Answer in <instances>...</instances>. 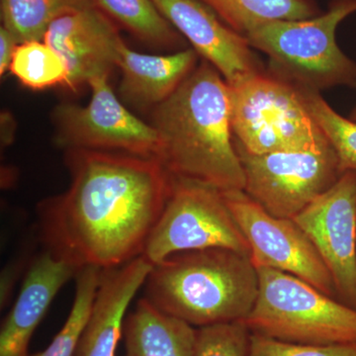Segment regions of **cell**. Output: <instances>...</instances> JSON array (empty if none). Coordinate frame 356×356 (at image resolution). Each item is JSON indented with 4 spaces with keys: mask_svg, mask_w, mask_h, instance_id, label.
<instances>
[{
    "mask_svg": "<svg viewBox=\"0 0 356 356\" xmlns=\"http://www.w3.org/2000/svg\"><path fill=\"white\" fill-rule=\"evenodd\" d=\"M72 182L37 206L44 250L81 268H114L140 257L172 191L161 161L67 149Z\"/></svg>",
    "mask_w": 356,
    "mask_h": 356,
    "instance_id": "6da1fadb",
    "label": "cell"
},
{
    "mask_svg": "<svg viewBox=\"0 0 356 356\" xmlns=\"http://www.w3.org/2000/svg\"><path fill=\"white\" fill-rule=\"evenodd\" d=\"M158 159L173 177L222 192L245 189L234 144L229 86L206 60L165 102L152 110Z\"/></svg>",
    "mask_w": 356,
    "mask_h": 356,
    "instance_id": "7a4b0ae2",
    "label": "cell"
},
{
    "mask_svg": "<svg viewBox=\"0 0 356 356\" xmlns=\"http://www.w3.org/2000/svg\"><path fill=\"white\" fill-rule=\"evenodd\" d=\"M144 298L196 329L241 322L259 295L257 267L248 254L215 248L189 250L154 264Z\"/></svg>",
    "mask_w": 356,
    "mask_h": 356,
    "instance_id": "3957f363",
    "label": "cell"
},
{
    "mask_svg": "<svg viewBox=\"0 0 356 356\" xmlns=\"http://www.w3.org/2000/svg\"><path fill=\"white\" fill-rule=\"evenodd\" d=\"M356 13V0H332L327 10L304 20H274L245 38L268 57L267 70L298 88L356 89V62L337 43V27Z\"/></svg>",
    "mask_w": 356,
    "mask_h": 356,
    "instance_id": "277c9868",
    "label": "cell"
},
{
    "mask_svg": "<svg viewBox=\"0 0 356 356\" xmlns=\"http://www.w3.org/2000/svg\"><path fill=\"white\" fill-rule=\"evenodd\" d=\"M257 269L259 295L242 321L252 334L313 346L356 343V309L291 274Z\"/></svg>",
    "mask_w": 356,
    "mask_h": 356,
    "instance_id": "5b68a950",
    "label": "cell"
},
{
    "mask_svg": "<svg viewBox=\"0 0 356 356\" xmlns=\"http://www.w3.org/2000/svg\"><path fill=\"white\" fill-rule=\"evenodd\" d=\"M229 86L234 142L252 154L315 151L330 142L301 90L268 70Z\"/></svg>",
    "mask_w": 356,
    "mask_h": 356,
    "instance_id": "8992f818",
    "label": "cell"
},
{
    "mask_svg": "<svg viewBox=\"0 0 356 356\" xmlns=\"http://www.w3.org/2000/svg\"><path fill=\"white\" fill-rule=\"evenodd\" d=\"M215 248L250 255V245L222 192L173 177L172 191L142 257L154 266L179 252Z\"/></svg>",
    "mask_w": 356,
    "mask_h": 356,
    "instance_id": "52a82bcc",
    "label": "cell"
},
{
    "mask_svg": "<svg viewBox=\"0 0 356 356\" xmlns=\"http://www.w3.org/2000/svg\"><path fill=\"white\" fill-rule=\"evenodd\" d=\"M234 144L245 172L243 191L273 216L293 219L343 175L331 144L259 156Z\"/></svg>",
    "mask_w": 356,
    "mask_h": 356,
    "instance_id": "ba28073f",
    "label": "cell"
},
{
    "mask_svg": "<svg viewBox=\"0 0 356 356\" xmlns=\"http://www.w3.org/2000/svg\"><path fill=\"white\" fill-rule=\"evenodd\" d=\"M88 86L91 98L86 106L63 102L53 109L56 144L65 151H115L158 159V134L115 95L109 76L95 77Z\"/></svg>",
    "mask_w": 356,
    "mask_h": 356,
    "instance_id": "9c48e42d",
    "label": "cell"
},
{
    "mask_svg": "<svg viewBox=\"0 0 356 356\" xmlns=\"http://www.w3.org/2000/svg\"><path fill=\"white\" fill-rule=\"evenodd\" d=\"M222 195L250 245V259L257 268L291 274L337 299L329 269L294 220L273 216L245 191L222 192Z\"/></svg>",
    "mask_w": 356,
    "mask_h": 356,
    "instance_id": "30bf717a",
    "label": "cell"
},
{
    "mask_svg": "<svg viewBox=\"0 0 356 356\" xmlns=\"http://www.w3.org/2000/svg\"><path fill=\"white\" fill-rule=\"evenodd\" d=\"M293 220L329 269L337 299L356 309V172L343 173Z\"/></svg>",
    "mask_w": 356,
    "mask_h": 356,
    "instance_id": "8fae6325",
    "label": "cell"
},
{
    "mask_svg": "<svg viewBox=\"0 0 356 356\" xmlns=\"http://www.w3.org/2000/svg\"><path fill=\"white\" fill-rule=\"evenodd\" d=\"M152 1L198 56L222 74L229 86L243 83L266 70L247 38L222 22L200 0Z\"/></svg>",
    "mask_w": 356,
    "mask_h": 356,
    "instance_id": "7c38bea8",
    "label": "cell"
},
{
    "mask_svg": "<svg viewBox=\"0 0 356 356\" xmlns=\"http://www.w3.org/2000/svg\"><path fill=\"white\" fill-rule=\"evenodd\" d=\"M119 25L102 7L83 9L51 23L43 41L64 60L65 88L76 91L98 76H109L117 67L122 41Z\"/></svg>",
    "mask_w": 356,
    "mask_h": 356,
    "instance_id": "4fadbf2b",
    "label": "cell"
},
{
    "mask_svg": "<svg viewBox=\"0 0 356 356\" xmlns=\"http://www.w3.org/2000/svg\"><path fill=\"white\" fill-rule=\"evenodd\" d=\"M79 270L48 250L37 255L28 267L13 309L0 330V356H29L33 334L65 283Z\"/></svg>",
    "mask_w": 356,
    "mask_h": 356,
    "instance_id": "5bb4252c",
    "label": "cell"
},
{
    "mask_svg": "<svg viewBox=\"0 0 356 356\" xmlns=\"http://www.w3.org/2000/svg\"><path fill=\"white\" fill-rule=\"evenodd\" d=\"M152 267L140 255L123 266L103 269L76 356H116L129 306L144 286Z\"/></svg>",
    "mask_w": 356,
    "mask_h": 356,
    "instance_id": "9a60e30c",
    "label": "cell"
},
{
    "mask_svg": "<svg viewBox=\"0 0 356 356\" xmlns=\"http://www.w3.org/2000/svg\"><path fill=\"white\" fill-rule=\"evenodd\" d=\"M198 57L192 48L170 55H147L132 50L122 40L117 60L121 72L119 97L140 111L156 108L191 76Z\"/></svg>",
    "mask_w": 356,
    "mask_h": 356,
    "instance_id": "2e32d148",
    "label": "cell"
},
{
    "mask_svg": "<svg viewBox=\"0 0 356 356\" xmlns=\"http://www.w3.org/2000/svg\"><path fill=\"white\" fill-rule=\"evenodd\" d=\"M125 356H195L197 329L163 313L144 297L123 325Z\"/></svg>",
    "mask_w": 356,
    "mask_h": 356,
    "instance_id": "e0dca14e",
    "label": "cell"
},
{
    "mask_svg": "<svg viewBox=\"0 0 356 356\" xmlns=\"http://www.w3.org/2000/svg\"><path fill=\"white\" fill-rule=\"evenodd\" d=\"M229 28L243 35L274 20H304L323 13L315 0H200Z\"/></svg>",
    "mask_w": 356,
    "mask_h": 356,
    "instance_id": "ac0fdd59",
    "label": "cell"
},
{
    "mask_svg": "<svg viewBox=\"0 0 356 356\" xmlns=\"http://www.w3.org/2000/svg\"><path fill=\"white\" fill-rule=\"evenodd\" d=\"M100 7L98 0H0L2 26L18 43L43 41L51 23L67 14Z\"/></svg>",
    "mask_w": 356,
    "mask_h": 356,
    "instance_id": "d6986e66",
    "label": "cell"
},
{
    "mask_svg": "<svg viewBox=\"0 0 356 356\" xmlns=\"http://www.w3.org/2000/svg\"><path fill=\"white\" fill-rule=\"evenodd\" d=\"M99 6L143 43L172 50L181 48L184 37L159 13L152 0H98Z\"/></svg>",
    "mask_w": 356,
    "mask_h": 356,
    "instance_id": "ffe728a7",
    "label": "cell"
},
{
    "mask_svg": "<svg viewBox=\"0 0 356 356\" xmlns=\"http://www.w3.org/2000/svg\"><path fill=\"white\" fill-rule=\"evenodd\" d=\"M102 273V269L95 266H84L77 270L74 302L64 325L44 350L32 356H76L95 304Z\"/></svg>",
    "mask_w": 356,
    "mask_h": 356,
    "instance_id": "44dd1931",
    "label": "cell"
},
{
    "mask_svg": "<svg viewBox=\"0 0 356 356\" xmlns=\"http://www.w3.org/2000/svg\"><path fill=\"white\" fill-rule=\"evenodd\" d=\"M9 72L25 88L44 90L65 86L67 70L60 55L44 41L18 44Z\"/></svg>",
    "mask_w": 356,
    "mask_h": 356,
    "instance_id": "7402d4cb",
    "label": "cell"
},
{
    "mask_svg": "<svg viewBox=\"0 0 356 356\" xmlns=\"http://www.w3.org/2000/svg\"><path fill=\"white\" fill-rule=\"evenodd\" d=\"M298 88L312 117L336 152L341 172H356V121L337 113L321 92Z\"/></svg>",
    "mask_w": 356,
    "mask_h": 356,
    "instance_id": "603a6c76",
    "label": "cell"
},
{
    "mask_svg": "<svg viewBox=\"0 0 356 356\" xmlns=\"http://www.w3.org/2000/svg\"><path fill=\"white\" fill-rule=\"evenodd\" d=\"M250 341V330L242 321L200 327L195 356H248Z\"/></svg>",
    "mask_w": 356,
    "mask_h": 356,
    "instance_id": "cb8c5ba5",
    "label": "cell"
},
{
    "mask_svg": "<svg viewBox=\"0 0 356 356\" xmlns=\"http://www.w3.org/2000/svg\"><path fill=\"white\" fill-rule=\"evenodd\" d=\"M248 356H356V343L336 346L292 343L250 332Z\"/></svg>",
    "mask_w": 356,
    "mask_h": 356,
    "instance_id": "d4e9b609",
    "label": "cell"
},
{
    "mask_svg": "<svg viewBox=\"0 0 356 356\" xmlns=\"http://www.w3.org/2000/svg\"><path fill=\"white\" fill-rule=\"evenodd\" d=\"M17 40L6 27H0V76H6L10 69L14 51L18 46Z\"/></svg>",
    "mask_w": 356,
    "mask_h": 356,
    "instance_id": "484cf974",
    "label": "cell"
},
{
    "mask_svg": "<svg viewBox=\"0 0 356 356\" xmlns=\"http://www.w3.org/2000/svg\"><path fill=\"white\" fill-rule=\"evenodd\" d=\"M350 118L353 119V120L356 121V106L355 108L351 110L350 114Z\"/></svg>",
    "mask_w": 356,
    "mask_h": 356,
    "instance_id": "4316f807",
    "label": "cell"
}]
</instances>
